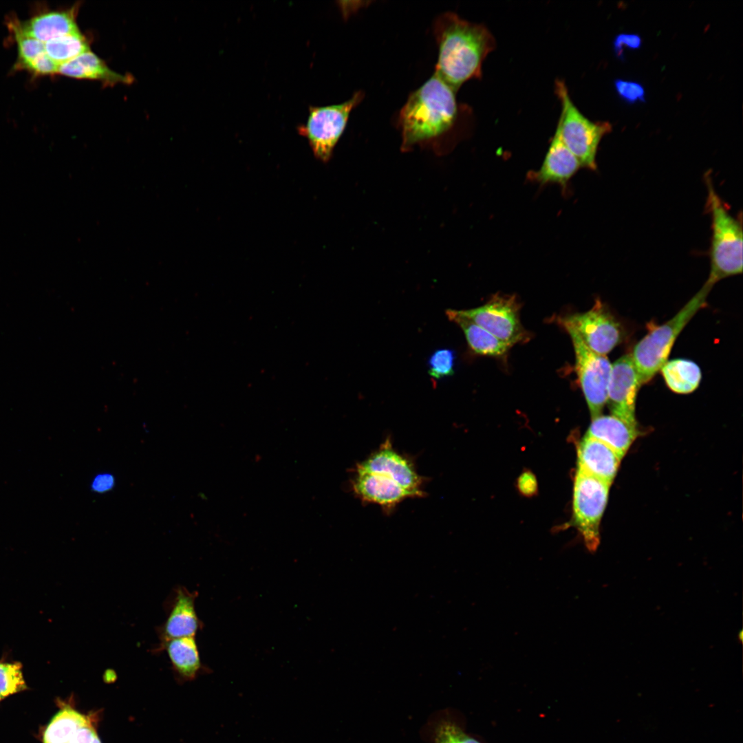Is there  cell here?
Returning <instances> with one entry per match:
<instances>
[{"label":"cell","mask_w":743,"mask_h":743,"mask_svg":"<svg viewBox=\"0 0 743 743\" xmlns=\"http://www.w3.org/2000/svg\"><path fill=\"white\" fill-rule=\"evenodd\" d=\"M462 110L456 91L433 73L409 95L398 114L401 150L420 147L446 153L453 144Z\"/></svg>","instance_id":"obj_1"},{"label":"cell","mask_w":743,"mask_h":743,"mask_svg":"<svg viewBox=\"0 0 743 743\" xmlns=\"http://www.w3.org/2000/svg\"><path fill=\"white\" fill-rule=\"evenodd\" d=\"M433 30L438 47L434 73L456 92L467 80L480 78L482 63L496 46L487 27L446 12L435 18Z\"/></svg>","instance_id":"obj_2"},{"label":"cell","mask_w":743,"mask_h":743,"mask_svg":"<svg viewBox=\"0 0 743 743\" xmlns=\"http://www.w3.org/2000/svg\"><path fill=\"white\" fill-rule=\"evenodd\" d=\"M709 174L704 175L707 188L706 210L711 218L709 249L710 272L707 282L713 286L729 277L742 274V217H733L713 187Z\"/></svg>","instance_id":"obj_3"},{"label":"cell","mask_w":743,"mask_h":743,"mask_svg":"<svg viewBox=\"0 0 743 743\" xmlns=\"http://www.w3.org/2000/svg\"><path fill=\"white\" fill-rule=\"evenodd\" d=\"M713 286L706 281L678 313L665 323L651 325L648 333L635 345L631 356L641 385L649 383L667 361L678 335L705 306Z\"/></svg>","instance_id":"obj_4"},{"label":"cell","mask_w":743,"mask_h":743,"mask_svg":"<svg viewBox=\"0 0 743 743\" xmlns=\"http://www.w3.org/2000/svg\"><path fill=\"white\" fill-rule=\"evenodd\" d=\"M555 93L561 104L555 132L579 160L582 168L596 171L599 145L602 138L612 131V125L587 118L574 104L563 80H556Z\"/></svg>","instance_id":"obj_5"},{"label":"cell","mask_w":743,"mask_h":743,"mask_svg":"<svg viewBox=\"0 0 743 743\" xmlns=\"http://www.w3.org/2000/svg\"><path fill=\"white\" fill-rule=\"evenodd\" d=\"M362 91H356L347 100L337 105L309 107L306 122L297 127L305 137L314 156L326 162L346 127L349 114L363 99Z\"/></svg>","instance_id":"obj_6"},{"label":"cell","mask_w":743,"mask_h":743,"mask_svg":"<svg viewBox=\"0 0 743 743\" xmlns=\"http://www.w3.org/2000/svg\"><path fill=\"white\" fill-rule=\"evenodd\" d=\"M610 485L577 470L573 491V516L585 546L591 552H594L600 544V522Z\"/></svg>","instance_id":"obj_7"},{"label":"cell","mask_w":743,"mask_h":743,"mask_svg":"<svg viewBox=\"0 0 743 743\" xmlns=\"http://www.w3.org/2000/svg\"><path fill=\"white\" fill-rule=\"evenodd\" d=\"M557 321L566 330L577 333L589 349L599 354L606 355L623 341L621 324L600 299L587 312L560 316Z\"/></svg>","instance_id":"obj_8"},{"label":"cell","mask_w":743,"mask_h":743,"mask_svg":"<svg viewBox=\"0 0 743 743\" xmlns=\"http://www.w3.org/2000/svg\"><path fill=\"white\" fill-rule=\"evenodd\" d=\"M519 303L513 295H493L484 305L458 313L510 347L528 339L519 319Z\"/></svg>","instance_id":"obj_9"},{"label":"cell","mask_w":743,"mask_h":743,"mask_svg":"<svg viewBox=\"0 0 743 743\" xmlns=\"http://www.w3.org/2000/svg\"><path fill=\"white\" fill-rule=\"evenodd\" d=\"M570 336L575 354V366L581 387L592 418L601 415L607 402V390L612 364L605 355L589 349L577 333Z\"/></svg>","instance_id":"obj_10"},{"label":"cell","mask_w":743,"mask_h":743,"mask_svg":"<svg viewBox=\"0 0 743 743\" xmlns=\"http://www.w3.org/2000/svg\"><path fill=\"white\" fill-rule=\"evenodd\" d=\"M640 386L631 354H624L612 364L606 402L612 415L637 426L635 409Z\"/></svg>","instance_id":"obj_11"},{"label":"cell","mask_w":743,"mask_h":743,"mask_svg":"<svg viewBox=\"0 0 743 743\" xmlns=\"http://www.w3.org/2000/svg\"><path fill=\"white\" fill-rule=\"evenodd\" d=\"M356 472L386 477L413 493L416 497L424 495L421 489L422 478L412 462L393 448L389 440H387L378 450L359 463Z\"/></svg>","instance_id":"obj_12"},{"label":"cell","mask_w":743,"mask_h":743,"mask_svg":"<svg viewBox=\"0 0 743 743\" xmlns=\"http://www.w3.org/2000/svg\"><path fill=\"white\" fill-rule=\"evenodd\" d=\"M197 594L181 585L173 590L166 601V617L157 628L158 645L173 638L195 637L202 626L195 608Z\"/></svg>","instance_id":"obj_13"},{"label":"cell","mask_w":743,"mask_h":743,"mask_svg":"<svg viewBox=\"0 0 743 743\" xmlns=\"http://www.w3.org/2000/svg\"><path fill=\"white\" fill-rule=\"evenodd\" d=\"M581 168L579 160L554 132L541 166L529 171L527 178L540 186L558 184L566 193L569 183Z\"/></svg>","instance_id":"obj_14"},{"label":"cell","mask_w":743,"mask_h":743,"mask_svg":"<svg viewBox=\"0 0 743 743\" xmlns=\"http://www.w3.org/2000/svg\"><path fill=\"white\" fill-rule=\"evenodd\" d=\"M577 454L578 470L612 484L622 460L613 449L585 435L578 446Z\"/></svg>","instance_id":"obj_15"},{"label":"cell","mask_w":743,"mask_h":743,"mask_svg":"<svg viewBox=\"0 0 743 743\" xmlns=\"http://www.w3.org/2000/svg\"><path fill=\"white\" fill-rule=\"evenodd\" d=\"M354 493L363 501L391 508L416 495L394 481L376 474L356 472L352 481Z\"/></svg>","instance_id":"obj_16"},{"label":"cell","mask_w":743,"mask_h":743,"mask_svg":"<svg viewBox=\"0 0 743 743\" xmlns=\"http://www.w3.org/2000/svg\"><path fill=\"white\" fill-rule=\"evenodd\" d=\"M638 433L637 426L613 415H599L592 418L586 435L607 444L623 458Z\"/></svg>","instance_id":"obj_17"},{"label":"cell","mask_w":743,"mask_h":743,"mask_svg":"<svg viewBox=\"0 0 743 743\" xmlns=\"http://www.w3.org/2000/svg\"><path fill=\"white\" fill-rule=\"evenodd\" d=\"M77 6L66 11H54L36 16L20 27L26 34L45 43L79 31L76 23Z\"/></svg>","instance_id":"obj_18"},{"label":"cell","mask_w":743,"mask_h":743,"mask_svg":"<svg viewBox=\"0 0 743 743\" xmlns=\"http://www.w3.org/2000/svg\"><path fill=\"white\" fill-rule=\"evenodd\" d=\"M155 651L158 652L165 651L173 670L182 680H193L197 677L202 667L197 643L193 636L169 640L158 645Z\"/></svg>","instance_id":"obj_19"},{"label":"cell","mask_w":743,"mask_h":743,"mask_svg":"<svg viewBox=\"0 0 743 743\" xmlns=\"http://www.w3.org/2000/svg\"><path fill=\"white\" fill-rule=\"evenodd\" d=\"M57 73L72 78L98 80L109 84L131 82L129 77L112 71L103 60L90 51L60 64Z\"/></svg>","instance_id":"obj_20"},{"label":"cell","mask_w":743,"mask_h":743,"mask_svg":"<svg viewBox=\"0 0 743 743\" xmlns=\"http://www.w3.org/2000/svg\"><path fill=\"white\" fill-rule=\"evenodd\" d=\"M449 320L462 330L470 348L475 353L491 356H500L510 347L492 334L460 315L457 310H447Z\"/></svg>","instance_id":"obj_21"},{"label":"cell","mask_w":743,"mask_h":743,"mask_svg":"<svg viewBox=\"0 0 743 743\" xmlns=\"http://www.w3.org/2000/svg\"><path fill=\"white\" fill-rule=\"evenodd\" d=\"M660 371L669 389L680 394L694 391L702 378L699 366L692 360L683 358L667 360Z\"/></svg>","instance_id":"obj_22"},{"label":"cell","mask_w":743,"mask_h":743,"mask_svg":"<svg viewBox=\"0 0 743 743\" xmlns=\"http://www.w3.org/2000/svg\"><path fill=\"white\" fill-rule=\"evenodd\" d=\"M96 715H85L70 706L65 705L53 717L43 734V743H69L76 732L95 719Z\"/></svg>","instance_id":"obj_23"},{"label":"cell","mask_w":743,"mask_h":743,"mask_svg":"<svg viewBox=\"0 0 743 743\" xmlns=\"http://www.w3.org/2000/svg\"><path fill=\"white\" fill-rule=\"evenodd\" d=\"M45 48L46 54L58 65L89 51L87 39L79 31L49 41Z\"/></svg>","instance_id":"obj_24"},{"label":"cell","mask_w":743,"mask_h":743,"mask_svg":"<svg viewBox=\"0 0 743 743\" xmlns=\"http://www.w3.org/2000/svg\"><path fill=\"white\" fill-rule=\"evenodd\" d=\"M431 732V743H480L449 718H438Z\"/></svg>","instance_id":"obj_25"},{"label":"cell","mask_w":743,"mask_h":743,"mask_svg":"<svg viewBox=\"0 0 743 743\" xmlns=\"http://www.w3.org/2000/svg\"><path fill=\"white\" fill-rule=\"evenodd\" d=\"M21 669L18 663H0V700L27 688Z\"/></svg>","instance_id":"obj_26"},{"label":"cell","mask_w":743,"mask_h":743,"mask_svg":"<svg viewBox=\"0 0 743 743\" xmlns=\"http://www.w3.org/2000/svg\"><path fill=\"white\" fill-rule=\"evenodd\" d=\"M455 358V352L451 349H436L431 354L427 361L429 374L436 380L453 375Z\"/></svg>","instance_id":"obj_27"},{"label":"cell","mask_w":743,"mask_h":743,"mask_svg":"<svg viewBox=\"0 0 743 743\" xmlns=\"http://www.w3.org/2000/svg\"><path fill=\"white\" fill-rule=\"evenodd\" d=\"M14 34L19 58L23 66L45 53V43L25 34L19 26H14Z\"/></svg>","instance_id":"obj_28"},{"label":"cell","mask_w":743,"mask_h":743,"mask_svg":"<svg viewBox=\"0 0 743 743\" xmlns=\"http://www.w3.org/2000/svg\"><path fill=\"white\" fill-rule=\"evenodd\" d=\"M614 87L618 96L628 104L645 102V89L639 83L616 79Z\"/></svg>","instance_id":"obj_29"},{"label":"cell","mask_w":743,"mask_h":743,"mask_svg":"<svg viewBox=\"0 0 743 743\" xmlns=\"http://www.w3.org/2000/svg\"><path fill=\"white\" fill-rule=\"evenodd\" d=\"M642 45L641 37L636 34H619L616 36L613 47L616 56L623 60L624 50H638Z\"/></svg>","instance_id":"obj_30"},{"label":"cell","mask_w":743,"mask_h":743,"mask_svg":"<svg viewBox=\"0 0 743 743\" xmlns=\"http://www.w3.org/2000/svg\"><path fill=\"white\" fill-rule=\"evenodd\" d=\"M58 65L45 53L25 67L37 74L46 75L57 73Z\"/></svg>","instance_id":"obj_31"},{"label":"cell","mask_w":743,"mask_h":743,"mask_svg":"<svg viewBox=\"0 0 743 743\" xmlns=\"http://www.w3.org/2000/svg\"><path fill=\"white\" fill-rule=\"evenodd\" d=\"M96 719L81 726L74 735L69 743H101L98 735Z\"/></svg>","instance_id":"obj_32"},{"label":"cell","mask_w":743,"mask_h":743,"mask_svg":"<svg viewBox=\"0 0 743 743\" xmlns=\"http://www.w3.org/2000/svg\"><path fill=\"white\" fill-rule=\"evenodd\" d=\"M116 485V479L110 473H100L92 479L91 490L96 493L103 494L111 491Z\"/></svg>","instance_id":"obj_33"},{"label":"cell","mask_w":743,"mask_h":743,"mask_svg":"<svg viewBox=\"0 0 743 743\" xmlns=\"http://www.w3.org/2000/svg\"><path fill=\"white\" fill-rule=\"evenodd\" d=\"M517 488L524 495H533L537 490V483L534 474L529 471L523 473L517 479Z\"/></svg>","instance_id":"obj_34"}]
</instances>
